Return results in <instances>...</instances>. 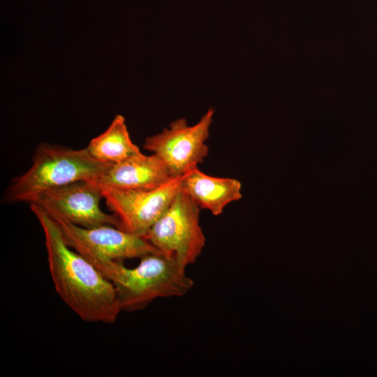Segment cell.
<instances>
[{
    "instance_id": "obj_1",
    "label": "cell",
    "mask_w": 377,
    "mask_h": 377,
    "mask_svg": "<svg viewBox=\"0 0 377 377\" xmlns=\"http://www.w3.org/2000/svg\"><path fill=\"white\" fill-rule=\"evenodd\" d=\"M30 208L44 233L49 270L58 295L84 321L114 323L121 311L113 283L71 250L49 214L34 204Z\"/></svg>"
},
{
    "instance_id": "obj_2",
    "label": "cell",
    "mask_w": 377,
    "mask_h": 377,
    "mask_svg": "<svg viewBox=\"0 0 377 377\" xmlns=\"http://www.w3.org/2000/svg\"><path fill=\"white\" fill-rule=\"evenodd\" d=\"M140 260L133 268L121 261L92 263L113 283L121 311L141 310L157 298L182 297L192 288L193 281L186 274V268L159 251Z\"/></svg>"
},
{
    "instance_id": "obj_3",
    "label": "cell",
    "mask_w": 377,
    "mask_h": 377,
    "mask_svg": "<svg viewBox=\"0 0 377 377\" xmlns=\"http://www.w3.org/2000/svg\"><path fill=\"white\" fill-rule=\"evenodd\" d=\"M112 164L96 159L87 147L43 143L36 149L29 169L10 182L3 200L30 203L45 190L77 181H96Z\"/></svg>"
},
{
    "instance_id": "obj_4",
    "label": "cell",
    "mask_w": 377,
    "mask_h": 377,
    "mask_svg": "<svg viewBox=\"0 0 377 377\" xmlns=\"http://www.w3.org/2000/svg\"><path fill=\"white\" fill-rule=\"evenodd\" d=\"M200 212L181 189L145 238L163 256L186 268L195 263L205 244Z\"/></svg>"
},
{
    "instance_id": "obj_5",
    "label": "cell",
    "mask_w": 377,
    "mask_h": 377,
    "mask_svg": "<svg viewBox=\"0 0 377 377\" xmlns=\"http://www.w3.org/2000/svg\"><path fill=\"white\" fill-rule=\"evenodd\" d=\"M214 110L209 108L194 125L184 118L172 121L161 133L147 137L145 149L158 156L173 177L185 175L203 162L209 153L206 141Z\"/></svg>"
},
{
    "instance_id": "obj_6",
    "label": "cell",
    "mask_w": 377,
    "mask_h": 377,
    "mask_svg": "<svg viewBox=\"0 0 377 377\" xmlns=\"http://www.w3.org/2000/svg\"><path fill=\"white\" fill-rule=\"evenodd\" d=\"M53 219L68 246L91 263L106 260L122 262L158 251L145 237L113 226L83 228L64 220Z\"/></svg>"
},
{
    "instance_id": "obj_7",
    "label": "cell",
    "mask_w": 377,
    "mask_h": 377,
    "mask_svg": "<svg viewBox=\"0 0 377 377\" xmlns=\"http://www.w3.org/2000/svg\"><path fill=\"white\" fill-rule=\"evenodd\" d=\"M182 177L151 190L101 188L107 207L118 220V228L145 237L181 191Z\"/></svg>"
},
{
    "instance_id": "obj_8",
    "label": "cell",
    "mask_w": 377,
    "mask_h": 377,
    "mask_svg": "<svg viewBox=\"0 0 377 377\" xmlns=\"http://www.w3.org/2000/svg\"><path fill=\"white\" fill-rule=\"evenodd\" d=\"M103 198L101 188L90 181H77L45 190L36 196L34 204L53 219H59L83 228L110 225L118 228L113 214L100 208Z\"/></svg>"
},
{
    "instance_id": "obj_9",
    "label": "cell",
    "mask_w": 377,
    "mask_h": 377,
    "mask_svg": "<svg viewBox=\"0 0 377 377\" xmlns=\"http://www.w3.org/2000/svg\"><path fill=\"white\" fill-rule=\"evenodd\" d=\"M174 177L164 162L156 154L141 151L119 163H112L96 181L101 188L116 190H151Z\"/></svg>"
},
{
    "instance_id": "obj_10",
    "label": "cell",
    "mask_w": 377,
    "mask_h": 377,
    "mask_svg": "<svg viewBox=\"0 0 377 377\" xmlns=\"http://www.w3.org/2000/svg\"><path fill=\"white\" fill-rule=\"evenodd\" d=\"M181 187L200 209H207L214 216L222 214L228 204L242 197L239 180L208 175L198 167L183 175Z\"/></svg>"
},
{
    "instance_id": "obj_11",
    "label": "cell",
    "mask_w": 377,
    "mask_h": 377,
    "mask_svg": "<svg viewBox=\"0 0 377 377\" xmlns=\"http://www.w3.org/2000/svg\"><path fill=\"white\" fill-rule=\"evenodd\" d=\"M96 159L109 163H117L140 152L132 141L125 119L121 114L115 116L108 128L92 138L87 147Z\"/></svg>"
}]
</instances>
